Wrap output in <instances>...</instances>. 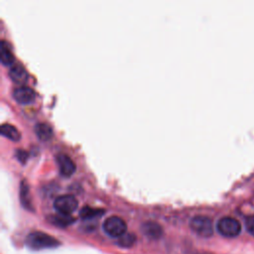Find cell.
Returning a JSON list of instances; mask_svg holds the SVG:
<instances>
[{
  "mask_svg": "<svg viewBox=\"0 0 254 254\" xmlns=\"http://www.w3.org/2000/svg\"><path fill=\"white\" fill-rule=\"evenodd\" d=\"M25 244L30 249L42 250L58 247L61 244V242L57 238L46 232L33 231L27 235Z\"/></svg>",
  "mask_w": 254,
  "mask_h": 254,
  "instance_id": "6da1fadb",
  "label": "cell"
},
{
  "mask_svg": "<svg viewBox=\"0 0 254 254\" xmlns=\"http://www.w3.org/2000/svg\"><path fill=\"white\" fill-rule=\"evenodd\" d=\"M190 227L196 235L208 238L213 234L212 220L205 215H194L190 220Z\"/></svg>",
  "mask_w": 254,
  "mask_h": 254,
  "instance_id": "7a4b0ae2",
  "label": "cell"
},
{
  "mask_svg": "<svg viewBox=\"0 0 254 254\" xmlns=\"http://www.w3.org/2000/svg\"><path fill=\"white\" fill-rule=\"evenodd\" d=\"M102 229L107 236L118 239L126 233L127 224L121 217L117 215H112L107 217L103 221Z\"/></svg>",
  "mask_w": 254,
  "mask_h": 254,
  "instance_id": "3957f363",
  "label": "cell"
},
{
  "mask_svg": "<svg viewBox=\"0 0 254 254\" xmlns=\"http://www.w3.org/2000/svg\"><path fill=\"white\" fill-rule=\"evenodd\" d=\"M216 230L220 235L227 238H232L238 236L241 232V224L236 218L224 216L217 221Z\"/></svg>",
  "mask_w": 254,
  "mask_h": 254,
  "instance_id": "277c9868",
  "label": "cell"
},
{
  "mask_svg": "<svg viewBox=\"0 0 254 254\" xmlns=\"http://www.w3.org/2000/svg\"><path fill=\"white\" fill-rule=\"evenodd\" d=\"M77 199L71 194H61L54 200V207L58 213L70 215L76 208Z\"/></svg>",
  "mask_w": 254,
  "mask_h": 254,
  "instance_id": "5b68a950",
  "label": "cell"
},
{
  "mask_svg": "<svg viewBox=\"0 0 254 254\" xmlns=\"http://www.w3.org/2000/svg\"><path fill=\"white\" fill-rule=\"evenodd\" d=\"M142 233L149 239L157 240L162 237L164 230L163 227L156 221H145L141 224Z\"/></svg>",
  "mask_w": 254,
  "mask_h": 254,
  "instance_id": "8992f818",
  "label": "cell"
},
{
  "mask_svg": "<svg viewBox=\"0 0 254 254\" xmlns=\"http://www.w3.org/2000/svg\"><path fill=\"white\" fill-rule=\"evenodd\" d=\"M35 91L28 86L16 87L13 90L14 99L21 104H29L35 99Z\"/></svg>",
  "mask_w": 254,
  "mask_h": 254,
  "instance_id": "52a82bcc",
  "label": "cell"
},
{
  "mask_svg": "<svg viewBox=\"0 0 254 254\" xmlns=\"http://www.w3.org/2000/svg\"><path fill=\"white\" fill-rule=\"evenodd\" d=\"M57 162H58V165H59L61 175L64 176V177H69L74 173L75 164L70 159V157H68L67 155L59 154L57 156Z\"/></svg>",
  "mask_w": 254,
  "mask_h": 254,
  "instance_id": "ba28073f",
  "label": "cell"
},
{
  "mask_svg": "<svg viewBox=\"0 0 254 254\" xmlns=\"http://www.w3.org/2000/svg\"><path fill=\"white\" fill-rule=\"evenodd\" d=\"M9 76L16 83H24L28 79V72L21 64H13L9 69Z\"/></svg>",
  "mask_w": 254,
  "mask_h": 254,
  "instance_id": "9c48e42d",
  "label": "cell"
},
{
  "mask_svg": "<svg viewBox=\"0 0 254 254\" xmlns=\"http://www.w3.org/2000/svg\"><path fill=\"white\" fill-rule=\"evenodd\" d=\"M47 220H49L50 223L53 225L59 226V227H66L74 222V218L71 215H65V214H52L49 217H47Z\"/></svg>",
  "mask_w": 254,
  "mask_h": 254,
  "instance_id": "30bf717a",
  "label": "cell"
},
{
  "mask_svg": "<svg viewBox=\"0 0 254 254\" xmlns=\"http://www.w3.org/2000/svg\"><path fill=\"white\" fill-rule=\"evenodd\" d=\"M0 61L5 65H12L14 63V56L8 42H6L5 40H1L0 42Z\"/></svg>",
  "mask_w": 254,
  "mask_h": 254,
  "instance_id": "8fae6325",
  "label": "cell"
},
{
  "mask_svg": "<svg viewBox=\"0 0 254 254\" xmlns=\"http://www.w3.org/2000/svg\"><path fill=\"white\" fill-rule=\"evenodd\" d=\"M35 133L37 135V137L43 141H47L49 139L52 138L53 136V129L52 127L45 123V122H39L35 125L34 127Z\"/></svg>",
  "mask_w": 254,
  "mask_h": 254,
  "instance_id": "7c38bea8",
  "label": "cell"
},
{
  "mask_svg": "<svg viewBox=\"0 0 254 254\" xmlns=\"http://www.w3.org/2000/svg\"><path fill=\"white\" fill-rule=\"evenodd\" d=\"M0 132L3 136L7 137L12 141H18L21 138V134L19 130L14 125L9 123H3L0 127Z\"/></svg>",
  "mask_w": 254,
  "mask_h": 254,
  "instance_id": "4fadbf2b",
  "label": "cell"
},
{
  "mask_svg": "<svg viewBox=\"0 0 254 254\" xmlns=\"http://www.w3.org/2000/svg\"><path fill=\"white\" fill-rule=\"evenodd\" d=\"M103 213H104V209L91 207L89 205H84L79 211V215L82 219H92L102 215Z\"/></svg>",
  "mask_w": 254,
  "mask_h": 254,
  "instance_id": "5bb4252c",
  "label": "cell"
},
{
  "mask_svg": "<svg viewBox=\"0 0 254 254\" xmlns=\"http://www.w3.org/2000/svg\"><path fill=\"white\" fill-rule=\"evenodd\" d=\"M20 199H21L22 205L25 208H27L28 210H33L32 202H31L30 194H29V188H28V185L26 184V182H24V181L21 182V186H20Z\"/></svg>",
  "mask_w": 254,
  "mask_h": 254,
  "instance_id": "9a60e30c",
  "label": "cell"
},
{
  "mask_svg": "<svg viewBox=\"0 0 254 254\" xmlns=\"http://www.w3.org/2000/svg\"><path fill=\"white\" fill-rule=\"evenodd\" d=\"M136 236L133 233L126 232L116 241V244L121 248H131L136 243Z\"/></svg>",
  "mask_w": 254,
  "mask_h": 254,
  "instance_id": "2e32d148",
  "label": "cell"
},
{
  "mask_svg": "<svg viewBox=\"0 0 254 254\" xmlns=\"http://www.w3.org/2000/svg\"><path fill=\"white\" fill-rule=\"evenodd\" d=\"M245 226L247 231L254 236V214L250 215L245 220Z\"/></svg>",
  "mask_w": 254,
  "mask_h": 254,
  "instance_id": "e0dca14e",
  "label": "cell"
},
{
  "mask_svg": "<svg viewBox=\"0 0 254 254\" xmlns=\"http://www.w3.org/2000/svg\"><path fill=\"white\" fill-rule=\"evenodd\" d=\"M17 159L21 162V163H25L27 158H28V153L26 151H23V150H17L16 153H15Z\"/></svg>",
  "mask_w": 254,
  "mask_h": 254,
  "instance_id": "ac0fdd59",
  "label": "cell"
},
{
  "mask_svg": "<svg viewBox=\"0 0 254 254\" xmlns=\"http://www.w3.org/2000/svg\"><path fill=\"white\" fill-rule=\"evenodd\" d=\"M186 254H212L210 252H206V251H190Z\"/></svg>",
  "mask_w": 254,
  "mask_h": 254,
  "instance_id": "d6986e66",
  "label": "cell"
}]
</instances>
